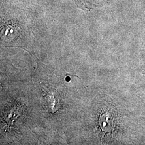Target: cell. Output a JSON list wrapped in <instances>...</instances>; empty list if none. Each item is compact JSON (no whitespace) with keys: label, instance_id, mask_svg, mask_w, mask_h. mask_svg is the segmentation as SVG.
<instances>
[{"label":"cell","instance_id":"6da1fadb","mask_svg":"<svg viewBox=\"0 0 145 145\" xmlns=\"http://www.w3.org/2000/svg\"><path fill=\"white\" fill-rule=\"evenodd\" d=\"M42 85V89L44 93V97L45 99L47 108L48 111L52 113H55L59 109L60 99L59 93L53 90L47 88L46 87Z\"/></svg>","mask_w":145,"mask_h":145},{"label":"cell","instance_id":"7a4b0ae2","mask_svg":"<svg viewBox=\"0 0 145 145\" xmlns=\"http://www.w3.org/2000/svg\"><path fill=\"white\" fill-rule=\"evenodd\" d=\"M104 1L105 0H75V2L78 7L82 9L87 10L97 6Z\"/></svg>","mask_w":145,"mask_h":145}]
</instances>
